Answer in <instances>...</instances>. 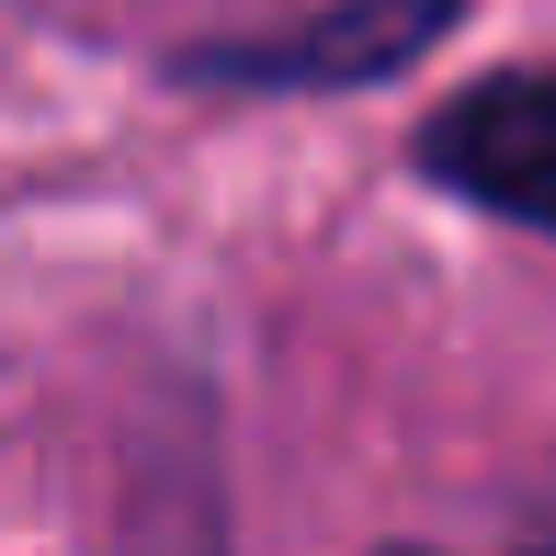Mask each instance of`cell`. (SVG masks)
<instances>
[{"label":"cell","instance_id":"6da1fadb","mask_svg":"<svg viewBox=\"0 0 556 556\" xmlns=\"http://www.w3.org/2000/svg\"><path fill=\"white\" fill-rule=\"evenodd\" d=\"M420 170L477 216L556 239V68H500L420 125Z\"/></svg>","mask_w":556,"mask_h":556},{"label":"cell","instance_id":"7a4b0ae2","mask_svg":"<svg viewBox=\"0 0 556 556\" xmlns=\"http://www.w3.org/2000/svg\"><path fill=\"white\" fill-rule=\"evenodd\" d=\"M443 35H454V0H341V12L285 23V35L193 46L182 80H216V91H364V80H397Z\"/></svg>","mask_w":556,"mask_h":556},{"label":"cell","instance_id":"3957f363","mask_svg":"<svg viewBox=\"0 0 556 556\" xmlns=\"http://www.w3.org/2000/svg\"><path fill=\"white\" fill-rule=\"evenodd\" d=\"M387 556H420V545H387ZM511 556H556V534H534V545H511Z\"/></svg>","mask_w":556,"mask_h":556}]
</instances>
